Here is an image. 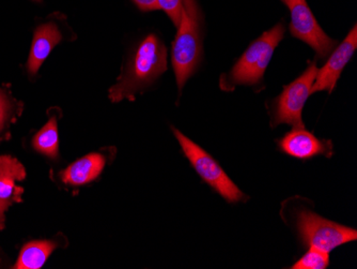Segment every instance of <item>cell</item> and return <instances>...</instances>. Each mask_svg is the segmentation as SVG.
Segmentation results:
<instances>
[{
	"mask_svg": "<svg viewBox=\"0 0 357 269\" xmlns=\"http://www.w3.org/2000/svg\"><path fill=\"white\" fill-rule=\"evenodd\" d=\"M316 62H312L302 75L296 81L284 86L280 97L274 101L272 126L280 124L294 126V129H303L302 112L307 99L310 96V89L314 85L318 73Z\"/></svg>",
	"mask_w": 357,
	"mask_h": 269,
	"instance_id": "obj_6",
	"label": "cell"
},
{
	"mask_svg": "<svg viewBox=\"0 0 357 269\" xmlns=\"http://www.w3.org/2000/svg\"><path fill=\"white\" fill-rule=\"evenodd\" d=\"M158 7L163 9L168 17L178 27L181 21L182 9H183V0H158Z\"/></svg>",
	"mask_w": 357,
	"mask_h": 269,
	"instance_id": "obj_16",
	"label": "cell"
},
{
	"mask_svg": "<svg viewBox=\"0 0 357 269\" xmlns=\"http://www.w3.org/2000/svg\"><path fill=\"white\" fill-rule=\"evenodd\" d=\"M59 246H61L59 240H36L28 242L22 248L17 262L13 268H41L52 253Z\"/></svg>",
	"mask_w": 357,
	"mask_h": 269,
	"instance_id": "obj_13",
	"label": "cell"
},
{
	"mask_svg": "<svg viewBox=\"0 0 357 269\" xmlns=\"http://www.w3.org/2000/svg\"><path fill=\"white\" fill-rule=\"evenodd\" d=\"M167 69V50L155 35L144 38L128 62L118 83L109 89V99L120 102L149 87Z\"/></svg>",
	"mask_w": 357,
	"mask_h": 269,
	"instance_id": "obj_1",
	"label": "cell"
},
{
	"mask_svg": "<svg viewBox=\"0 0 357 269\" xmlns=\"http://www.w3.org/2000/svg\"><path fill=\"white\" fill-rule=\"evenodd\" d=\"M172 132L181 146L184 156L188 158L192 168L199 174L204 182L210 184L211 188L215 190L228 203L245 202L248 200V196L228 177L212 156L202 150L199 145L194 143L188 136L181 133L180 130L172 128Z\"/></svg>",
	"mask_w": 357,
	"mask_h": 269,
	"instance_id": "obj_4",
	"label": "cell"
},
{
	"mask_svg": "<svg viewBox=\"0 0 357 269\" xmlns=\"http://www.w3.org/2000/svg\"><path fill=\"white\" fill-rule=\"evenodd\" d=\"M284 24L278 23L252 42L234 66L229 75L224 78L222 86L258 85L264 80V72L272 59L275 49L284 39Z\"/></svg>",
	"mask_w": 357,
	"mask_h": 269,
	"instance_id": "obj_3",
	"label": "cell"
},
{
	"mask_svg": "<svg viewBox=\"0 0 357 269\" xmlns=\"http://www.w3.org/2000/svg\"><path fill=\"white\" fill-rule=\"evenodd\" d=\"M37 1H41V0H37Z\"/></svg>",
	"mask_w": 357,
	"mask_h": 269,
	"instance_id": "obj_21",
	"label": "cell"
},
{
	"mask_svg": "<svg viewBox=\"0 0 357 269\" xmlns=\"http://www.w3.org/2000/svg\"><path fill=\"white\" fill-rule=\"evenodd\" d=\"M296 226L303 244L330 253L337 247L354 242V228L326 220L310 210H302L296 214Z\"/></svg>",
	"mask_w": 357,
	"mask_h": 269,
	"instance_id": "obj_5",
	"label": "cell"
},
{
	"mask_svg": "<svg viewBox=\"0 0 357 269\" xmlns=\"http://www.w3.org/2000/svg\"><path fill=\"white\" fill-rule=\"evenodd\" d=\"M138 8L142 11H151V10H158V0H134Z\"/></svg>",
	"mask_w": 357,
	"mask_h": 269,
	"instance_id": "obj_18",
	"label": "cell"
},
{
	"mask_svg": "<svg viewBox=\"0 0 357 269\" xmlns=\"http://www.w3.org/2000/svg\"><path fill=\"white\" fill-rule=\"evenodd\" d=\"M356 48L357 28L356 25H354L346 39L335 50L334 53H332L326 65L318 70L314 85L310 89V94L323 90H326L331 94L334 90L342 70L350 61L353 54L356 51Z\"/></svg>",
	"mask_w": 357,
	"mask_h": 269,
	"instance_id": "obj_8",
	"label": "cell"
},
{
	"mask_svg": "<svg viewBox=\"0 0 357 269\" xmlns=\"http://www.w3.org/2000/svg\"><path fill=\"white\" fill-rule=\"evenodd\" d=\"M286 3L290 9L292 36L312 46L319 58L328 57L336 41L323 31L306 0H287Z\"/></svg>",
	"mask_w": 357,
	"mask_h": 269,
	"instance_id": "obj_7",
	"label": "cell"
},
{
	"mask_svg": "<svg viewBox=\"0 0 357 269\" xmlns=\"http://www.w3.org/2000/svg\"><path fill=\"white\" fill-rule=\"evenodd\" d=\"M106 166V157L102 152H92L60 170V182L69 188H79L94 182L101 175Z\"/></svg>",
	"mask_w": 357,
	"mask_h": 269,
	"instance_id": "obj_10",
	"label": "cell"
},
{
	"mask_svg": "<svg viewBox=\"0 0 357 269\" xmlns=\"http://www.w3.org/2000/svg\"><path fill=\"white\" fill-rule=\"evenodd\" d=\"M61 39V33L55 24H44L36 29L27 62V70L31 75L37 74L52 50Z\"/></svg>",
	"mask_w": 357,
	"mask_h": 269,
	"instance_id": "obj_11",
	"label": "cell"
},
{
	"mask_svg": "<svg viewBox=\"0 0 357 269\" xmlns=\"http://www.w3.org/2000/svg\"><path fill=\"white\" fill-rule=\"evenodd\" d=\"M32 147L36 152L56 160L59 158V136L57 118L52 116L47 124L32 138Z\"/></svg>",
	"mask_w": 357,
	"mask_h": 269,
	"instance_id": "obj_14",
	"label": "cell"
},
{
	"mask_svg": "<svg viewBox=\"0 0 357 269\" xmlns=\"http://www.w3.org/2000/svg\"><path fill=\"white\" fill-rule=\"evenodd\" d=\"M172 55L176 84L181 92L186 81L197 69L202 56L199 12L195 0H183L181 21L172 45Z\"/></svg>",
	"mask_w": 357,
	"mask_h": 269,
	"instance_id": "obj_2",
	"label": "cell"
},
{
	"mask_svg": "<svg viewBox=\"0 0 357 269\" xmlns=\"http://www.w3.org/2000/svg\"><path fill=\"white\" fill-rule=\"evenodd\" d=\"M10 115V106L7 99L1 92H0V133L3 131L7 126L8 119Z\"/></svg>",
	"mask_w": 357,
	"mask_h": 269,
	"instance_id": "obj_17",
	"label": "cell"
},
{
	"mask_svg": "<svg viewBox=\"0 0 357 269\" xmlns=\"http://www.w3.org/2000/svg\"><path fill=\"white\" fill-rule=\"evenodd\" d=\"M280 150L296 159H312L322 154L330 158L334 152L330 140H320L310 132L303 129H294L278 140Z\"/></svg>",
	"mask_w": 357,
	"mask_h": 269,
	"instance_id": "obj_9",
	"label": "cell"
},
{
	"mask_svg": "<svg viewBox=\"0 0 357 269\" xmlns=\"http://www.w3.org/2000/svg\"><path fill=\"white\" fill-rule=\"evenodd\" d=\"M330 265V256L326 251L310 247L306 254L303 256L292 269H326Z\"/></svg>",
	"mask_w": 357,
	"mask_h": 269,
	"instance_id": "obj_15",
	"label": "cell"
},
{
	"mask_svg": "<svg viewBox=\"0 0 357 269\" xmlns=\"http://www.w3.org/2000/svg\"><path fill=\"white\" fill-rule=\"evenodd\" d=\"M26 178V170L23 164L11 156H0V198L22 202L24 189L17 186L16 182Z\"/></svg>",
	"mask_w": 357,
	"mask_h": 269,
	"instance_id": "obj_12",
	"label": "cell"
},
{
	"mask_svg": "<svg viewBox=\"0 0 357 269\" xmlns=\"http://www.w3.org/2000/svg\"><path fill=\"white\" fill-rule=\"evenodd\" d=\"M282 1H284V3H286L287 0H282Z\"/></svg>",
	"mask_w": 357,
	"mask_h": 269,
	"instance_id": "obj_20",
	"label": "cell"
},
{
	"mask_svg": "<svg viewBox=\"0 0 357 269\" xmlns=\"http://www.w3.org/2000/svg\"><path fill=\"white\" fill-rule=\"evenodd\" d=\"M14 204L13 201L3 200L0 198V231L3 230L6 224V212L9 210L10 206Z\"/></svg>",
	"mask_w": 357,
	"mask_h": 269,
	"instance_id": "obj_19",
	"label": "cell"
}]
</instances>
